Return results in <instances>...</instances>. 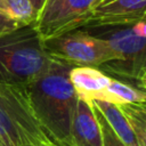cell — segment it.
I'll use <instances>...</instances> for the list:
<instances>
[{
	"label": "cell",
	"mask_w": 146,
	"mask_h": 146,
	"mask_svg": "<svg viewBox=\"0 0 146 146\" xmlns=\"http://www.w3.org/2000/svg\"><path fill=\"white\" fill-rule=\"evenodd\" d=\"M145 91L138 89L129 83L112 78L102 100L113 104H138L145 103Z\"/></svg>",
	"instance_id": "cell-12"
},
{
	"label": "cell",
	"mask_w": 146,
	"mask_h": 146,
	"mask_svg": "<svg viewBox=\"0 0 146 146\" xmlns=\"http://www.w3.org/2000/svg\"><path fill=\"white\" fill-rule=\"evenodd\" d=\"M49 143V136L32 110L26 88L0 83V146H36Z\"/></svg>",
	"instance_id": "cell-4"
},
{
	"label": "cell",
	"mask_w": 146,
	"mask_h": 146,
	"mask_svg": "<svg viewBox=\"0 0 146 146\" xmlns=\"http://www.w3.org/2000/svg\"><path fill=\"white\" fill-rule=\"evenodd\" d=\"M29 2H30V5L32 6V9H33L34 14H35L36 17H38L39 13L41 11V9H42V7H43V5H44V2H46V0H29Z\"/></svg>",
	"instance_id": "cell-15"
},
{
	"label": "cell",
	"mask_w": 146,
	"mask_h": 146,
	"mask_svg": "<svg viewBox=\"0 0 146 146\" xmlns=\"http://www.w3.org/2000/svg\"><path fill=\"white\" fill-rule=\"evenodd\" d=\"M66 146H103L102 130L92 104L82 99L78 100L71 125L70 143Z\"/></svg>",
	"instance_id": "cell-8"
},
{
	"label": "cell",
	"mask_w": 146,
	"mask_h": 146,
	"mask_svg": "<svg viewBox=\"0 0 146 146\" xmlns=\"http://www.w3.org/2000/svg\"><path fill=\"white\" fill-rule=\"evenodd\" d=\"M47 54L55 60L72 67H97L115 59L110 44L87 30L78 29L58 36L43 40Z\"/></svg>",
	"instance_id": "cell-5"
},
{
	"label": "cell",
	"mask_w": 146,
	"mask_h": 146,
	"mask_svg": "<svg viewBox=\"0 0 146 146\" xmlns=\"http://www.w3.org/2000/svg\"><path fill=\"white\" fill-rule=\"evenodd\" d=\"M35 19L29 0H0V34L31 25Z\"/></svg>",
	"instance_id": "cell-10"
},
{
	"label": "cell",
	"mask_w": 146,
	"mask_h": 146,
	"mask_svg": "<svg viewBox=\"0 0 146 146\" xmlns=\"http://www.w3.org/2000/svg\"><path fill=\"white\" fill-rule=\"evenodd\" d=\"M54 60L33 24L0 34V83L26 88Z\"/></svg>",
	"instance_id": "cell-2"
},
{
	"label": "cell",
	"mask_w": 146,
	"mask_h": 146,
	"mask_svg": "<svg viewBox=\"0 0 146 146\" xmlns=\"http://www.w3.org/2000/svg\"><path fill=\"white\" fill-rule=\"evenodd\" d=\"M146 18V0H97L82 27L129 26Z\"/></svg>",
	"instance_id": "cell-7"
},
{
	"label": "cell",
	"mask_w": 146,
	"mask_h": 146,
	"mask_svg": "<svg viewBox=\"0 0 146 146\" xmlns=\"http://www.w3.org/2000/svg\"><path fill=\"white\" fill-rule=\"evenodd\" d=\"M72 66L54 60L26 91L32 110L50 139L68 145L79 97L70 81Z\"/></svg>",
	"instance_id": "cell-1"
},
{
	"label": "cell",
	"mask_w": 146,
	"mask_h": 146,
	"mask_svg": "<svg viewBox=\"0 0 146 146\" xmlns=\"http://www.w3.org/2000/svg\"><path fill=\"white\" fill-rule=\"evenodd\" d=\"M98 32L90 34L105 40L115 54V59L103 64L99 70L111 78L127 81L145 91L146 82V34L136 30L135 24L129 26L88 27Z\"/></svg>",
	"instance_id": "cell-3"
},
{
	"label": "cell",
	"mask_w": 146,
	"mask_h": 146,
	"mask_svg": "<svg viewBox=\"0 0 146 146\" xmlns=\"http://www.w3.org/2000/svg\"><path fill=\"white\" fill-rule=\"evenodd\" d=\"M92 105L100 112L113 132L127 146H139L137 138L130 127V123L123 112L120 110L119 105L99 99L92 100Z\"/></svg>",
	"instance_id": "cell-11"
},
{
	"label": "cell",
	"mask_w": 146,
	"mask_h": 146,
	"mask_svg": "<svg viewBox=\"0 0 146 146\" xmlns=\"http://www.w3.org/2000/svg\"><path fill=\"white\" fill-rule=\"evenodd\" d=\"M36 146H46V145H36Z\"/></svg>",
	"instance_id": "cell-17"
},
{
	"label": "cell",
	"mask_w": 146,
	"mask_h": 146,
	"mask_svg": "<svg viewBox=\"0 0 146 146\" xmlns=\"http://www.w3.org/2000/svg\"><path fill=\"white\" fill-rule=\"evenodd\" d=\"M97 0H46L33 23L42 40L81 29Z\"/></svg>",
	"instance_id": "cell-6"
},
{
	"label": "cell",
	"mask_w": 146,
	"mask_h": 146,
	"mask_svg": "<svg viewBox=\"0 0 146 146\" xmlns=\"http://www.w3.org/2000/svg\"><path fill=\"white\" fill-rule=\"evenodd\" d=\"M95 110V114L97 116L100 130H102V138H103V146H127L111 129V127L108 125V123L106 122V120L104 119V116L100 114V112L94 106Z\"/></svg>",
	"instance_id": "cell-14"
},
{
	"label": "cell",
	"mask_w": 146,
	"mask_h": 146,
	"mask_svg": "<svg viewBox=\"0 0 146 146\" xmlns=\"http://www.w3.org/2000/svg\"><path fill=\"white\" fill-rule=\"evenodd\" d=\"M68 75L79 99L89 104H92L95 99H103L106 87L112 79L99 68L87 66L72 67Z\"/></svg>",
	"instance_id": "cell-9"
},
{
	"label": "cell",
	"mask_w": 146,
	"mask_h": 146,
	"mask_svg": "<svg viewBox=\"0 0 146 146\" xmlns=\"http://www.w3.org/2000/svg\"><path fill=\"white\" fill-rule=\"evenodd\" d=\"M117 105V104H116ZM137 138L139 146H146V106L145 103L119 104Z\"/></svg>",
	"instance_id": "cell-13"
},
{
	"label": "cell",
	"mask_w": 146,
	"mask_h": 146,
	"mask_svg": "<svg viewBox=\"0 0 146 146\" xmlns=\"http://www.w3.org/2000/svg\"><path fill=\"white\" fill-rule=\"evenodd\" d=\"M46 146H66V145H65V144H62V143H58V141H56V140L50 139V143H49L48 145H46Z\"/></svg>",
	"instance_id": "cell-16"
}]
</instances>
